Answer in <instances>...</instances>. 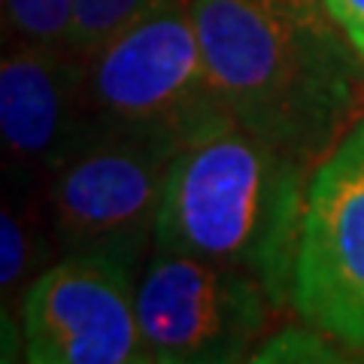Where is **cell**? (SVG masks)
Here are the masks:
<instances>
[{
  "label": "cell",
  "instance_id": "7a4b0ae2",
  "mask_svg": "<svg viewBox=\"0 0 364 364\" xmlns=\"http://www.w3.org/2000/svg\"><path fill=\"white\" fill-rule=\"evenodd\" d=\"M310 167L228 112L198 124L167 167L155 246L240 267L289 304Z\"/></svg>",
  "mask_w": 364,
  "mask_h": 364
},
{
  "label": "cell",
  "instance_id": "7c38bea8",
  "mask_svg": "<svg viewBox=\"0 0 364 364\" xmlns=\"http://www.w3.org/2000/svg\"><path fill=\"white\" fill-rule=\"evenodd\" d=\"M4 18L13 40L70 49L73 0H4Z\"/></svg>",
  "mask_w": 364,
  "mask_h": 364
},
{
  "label": "cell",
  "instance_id": "ba28073f",
  "mask_svg": "<svg viewBox=\"0 0 364 364\" xmlns=\"http://www.w3.org/2000/svg\"><path fill=\"white\" fill-rule=\"evenodd\" d=\"M85 64L70 49L13 40L0 61V134L18 167L52 170L88 134Z\"/></svg>",
  "mask_w": 364,
  "mask_h": 364
},
{
  "label": "cell",
  "instance_id": "30bf717a",
  "mask_svg": "<svg viewBox=\"0 0 364 364\" xmlns=\"http://www.w3.org/2000/svg\"><path fill=\"white\" fill-rule=\"evenodd\" d=\"M155 4L158 0H73L70 52L79 58L95 55L119 31L149 13Z\"/></svg>",
  "mask_w": 364,
  "mask_h": 364
},
{
  "label": "cell",
  "instance_id": "3957f363",
  "mask_svg": "<svg viewBox=\"0 0 364 364\" xmlns=\"http://www.w3.org/2000/svg\"><path fill=\"white\" fill-rule=\"evenodd\" d=\"M179 136L143 128H88L52 170V234L67 255H107L143 264L155 246L167 167Z\"/></svg>",
  "mask_w": 364,
  "mask_h": 364
},
{
  "label": "cell",
  "instance_id": "52a82bcc",
  "mask_svg": "<svg viewBox=\"0 0 364 364\" xmlns=\"http://www.w3.org/2000/svg\"><path fill=\"white\" fill-rule=\"evenodd\" d=\"M25 364H152L136 273L107 255H64L21 301Z\"/></svg>",
  "mask_w": 364,
  "mask_h": 364
},
{
  "label": "cell",
  "instance_id": "8992f818",
  "mask_svg": "<svg viewBox=\"0 0 364 364\" xmlns=\"http://www.w3.org/2000/svg\"><path fill=\"white\" fill-rule=\"evenodd\" d=\"M289 306L304 325L364 349V116L310 170Z\"/></svg>",
  "mask_w": 364,
  "mask_h": 364
},
{
  "label": "cell",
  "instance_id": "4fadbf2b",
  "mask_svg": "<svg viewBox=\"0 0 364 364\" xmlns=\"http://www.w3.org/2000/svg\"><path fill=\"white\" fill-rule=\"evenodd\" d=\"M322 6L364 61V0H322Z\"/></svg>",
  "mask_w": 364,
  "mask_h": 364
},
{
  "label": "cell",
  "instance_id": "6da1fadb",
  "mask_svg": "<svg viewBox=\"0 0 364 364\" xmlns=\"http://www.w3.org/2000/svg\"><path fill=\"white\" fill-rule=\"evenodd\" d=\"M219 104L273 149L316 167L355 122L364 61L322 0H191Z\"/></svg>",
  "mask_w": 364,
  "mask_h": 364
},
{
  "label": "cell",
  "instance_id": "8fae6325",
  "mask_svg": "<svg viewBox=\"0 0 364 364\" xmlns=\"http://www.w3.org/2000/svg\"><path fill=\"white\" fill-rule=\"evenodd\" d=\"M37 237L33 225L16 207H4L0 213V289H4V310L9 304L25 301L28 289L33 286L31 273L37 267Z\"/></svg>",
  "mask_w": 364,
  "mask_h": 364
},
{
  "label": "cell",
  "instance_id": "9c48e42d",
  "mask_svg": "<svg viewBox=\"0 0 364 364\" xmlns=\"http://www.w3.org/2000/svg\"><path fill=\"white\" fill-rule=\"evenodd\" d=\"M252 364H364V349L346 346L301 322L273 331L255 352Z\"/></svg>",
  "mask_w": 364,
  "mask_h": 364
},
{
  "label": "cell",
  "instance_id": "277c9868",
  "mask_svg": "<svg viewBox=\"0 0 364 364\" xmlns=\"http://www.w3.org/2000/svg\"><path fill=\"white\" fill-rule=\"evenodd\" d=\"M82 64L91 128L167 131L186 140L225 112L203 61L191 0H158Z\"/></svg>",
  "mask_w": 364,
  "mask_h": 364
},
{
  "label": "cell",
  "instance_id": "5b68a950",
  "mask_svg": "<svg viewBox=\"0 0 364 364\" xmlns=\"http://www.w3.org/2000/svg\"><path fill=\"white\" fill-rule=\"evenodd\" d=\"M136 313L152 364H252L279 306L240 267L152 249Z\"/></svg>",
  "mask_w": 364,
  "mask_h": 364
}]
</instances>
